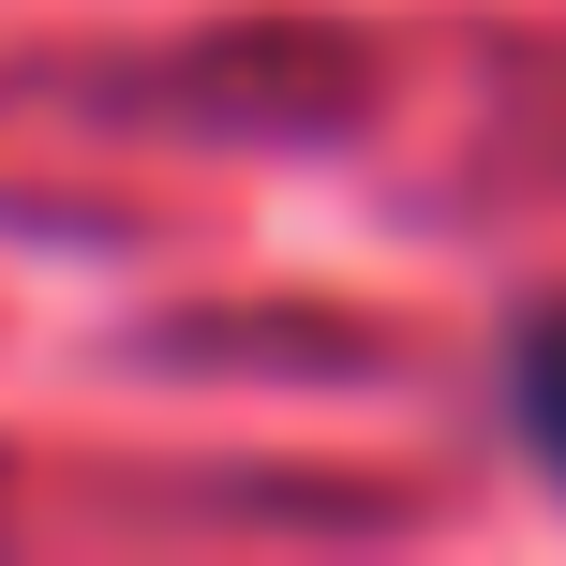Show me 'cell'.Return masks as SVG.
Returning <instances> with one entry per match:
<instances>
[{"instance_id":"cell-1","label":"cell","mask_w":566,"mask_h":566,"mask_svg":"<svg viewBox=\"0 0 566 566\" xmlns=\"http://www.w3.org/2000/svg\"><path fill=\"white\" fill-rule=\"evenodd\" d=\"M507 432H522V462L566 492V298L522 313V343H507Z\"/></svg>"}]
</instances>
